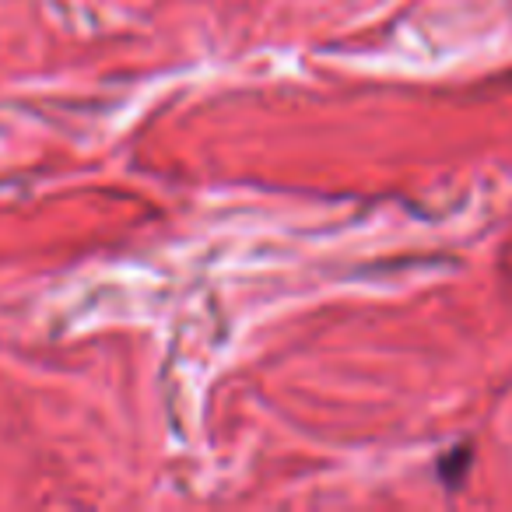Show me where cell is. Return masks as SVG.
Returning <instances> with one entry per match:
<instances>
[{
    "instance_id": "1",
    "label": "cell",
    "mask_w": 512,
    "mask_h": 512,
    "mask_svg": "<svg viewBox=\"0 0 512 512\" xmlns=\"http://www.w3.org/2000/svg\"><path fill=\"white\" fill-rule=\"evenodd\" d=\"M467 467H470V449L463 446V449H453V453L442 460V467H439V477L446 481V488H453V470H460V477H467Z\"/></svg>"
}]
</instances>
